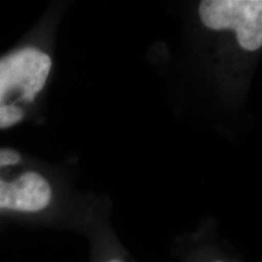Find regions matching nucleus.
<instances>
[{
  "instance_id": "f257e3e1",
  "label": "nucleus",
  "mask_w": 262,
  "mask_h": 262,
  "mask_svg": "<svg viewBox=\"0 0 262 262\" xmlns=\"http://www.w3.org/2000/svg\"><path fill=\"white\" fill-rule=\"evenodd\" d=\"M51 64L50 56L37 48H24L0 60V129L24 120L45 86Z\"/></svg>"
},
{
  "instance_id": "f03ea898",
  "label": "nucleus",
  "mask_w": 262,
  "mask_h": 262,
  "mask_svg": "<svg viewBox=\"0 0 262 262\" xmlns=\"http://www.w3.org/2000/svg\"><path fill=\"white\" fill-rule=\"evenodd\" d=\"M21 156L14 149H0V210L39 212L52 198L49 182L35 171H15Z\"/></svg>"
},
{
  "instance_id": "7ed1b4c3",
  "label": "nucleus",
  "mask_w": 262,
  "mask_h": 262,
  "mask_svg": "<svg viewBox=\"0 0 262 262\" xmlns=\"http://www.w3.org/2000/svg\"><path fill=\"white\" fill-rule=\"evenodd\" d=\"M199 16L210 29H234L244 50L256 51L262 47L261 0H204Z\"/></svg>"
},
{
  "instance_id": "20e7f679",
  "label": "nucleus",
  "mask_w": 262,
  "mask_h": 262,
  "mask_svg": "<svg viewBox=\"0 0 262 262\" xmlns=\"http://www.w3.org/2000/svg\"><path fill=\"white\" fill-rule=\"evenodd\" d=\"M103 262H125V261H123L122 258H118V257H111V258H107V260H104Z\"/></svg>"
},
{
  "instance_id": "39448f33",
  "label": "nucleus",
  "mask_w": 262,
  "mask_h": 262,
  "mask_svg": "<svg viewBox=\"0 0 262 262\" xmlns=\"http://www.w3.org/2000/svg\"><path fill=\"white\" fill-rule=\"evenodd\" d=\"M212 262H226V261H224V260H215V261H212Z\"/></svg>"
}]
</instances>
